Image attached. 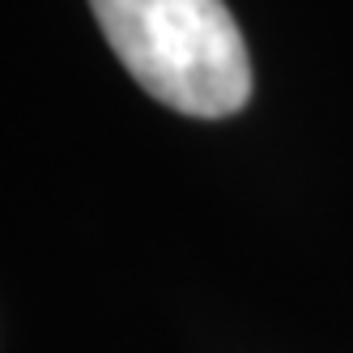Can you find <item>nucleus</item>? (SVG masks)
Wrapping results in <instances>:
<instances>
[{
    "instance_id": "1",
    "label": "nucleus",
    "mask_w": 353,
    "mask_h": 353,
    "mask_svg": "<svg viewBox=\"0 0 353 353\" xmlns=\"http://www.w3.org/2000/svg\"><path fill=\"white\" fill-rule=\"evenodd\" d=\"M111 52L162 107L225 119L251 98V56L221 0H90Z\"/></svg>"
}]
</instances>
